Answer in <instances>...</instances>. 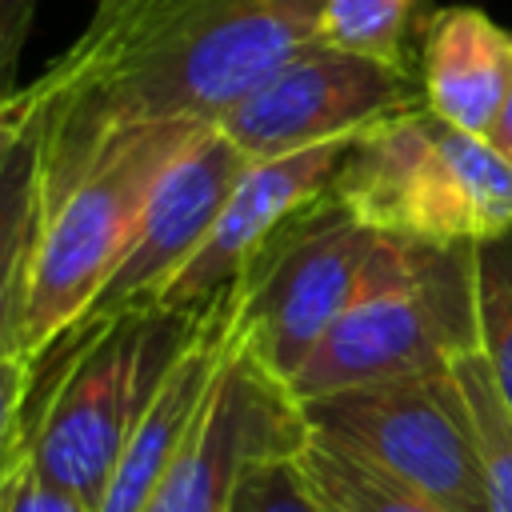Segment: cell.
<instances>
[{
	"instance_id": "cell-4",
	"label": "cell",
	"mask_w": 512,
	"mask_h": 512,
	"mask_svg": "<svg viewBox=\"0 0 512 512\" xmlns=\"http://www.w3.org/2000/svg\"><path fill=\"white\" fill-rule=\"evenodd\" d=\"M332 192L384 232L424 244H484L512 232V168L488 136L412 104L368 124L344 152Z\"/></svg>"
},
{
	"instance_id": "cell-21",
	"label": "cell",
	"mask_w": 512,
	"mask_h": 512,
	"mask_svg": "<svg viewBox=\"0 0 512 512\" xmlns=\"http://www.w3.org/2000/svg\"><path fill=\"white\" fill-rule=\"evenodd\" d=\"M0 512H92L84 500H76L72 492L56 488L52 480H44L24 456L16 460V468L4 476L0 484Z\"/></svg>"
},
{
	"instance_id": "cell-24",
	"label": "cell",
	"mask_w": 512,
	"mask_h": 512,
	"mask_svg": "<svg viewBox=\"0 0 512 512\" xmlns=\"http://www.w3.org/2000/svg\"><path fill=\"white\" fill-rule=\"evenodd\" d=\"M488 144L508 160V168H512V92H508V100H504V108H500V116H496V124L488 128Z\"/></svg>"
},
{
	"instance_id": "cell-17",
	"label": "cell",
	"mask_w": 512,
	"mask_h": 512,
	"mask_svg": "<svg viewBox=\"0 0 512 512\" xmlns=\"http://www.w3.org/2000/svg\"><path fill=\"white\" fill-rule=\"evenodd\" d=\"M452 376L472 412L488 512H512V412L492 380L484 352H468V356L452 360Z\"/></svg>"
},
{
	"instance_id": "cell-3",
	"label": "cell",
	"mask_w": 512,
	"mask_h": 512,
	"mask_svg": "<svg viewBox=\"0 0 512 512\" xmlns=\"http://www.w3.org/2000/svg\"><path fill=\"white\" fill-rule=\"evenodd\" d=\"M204 308H132L104 324L72 328L60 344L52 384L24 428V460L92 512L104 496L112 464L152 400L160 376L196 332Z\"/></svg>"
},
{
	"instance_id": "cell-2",
	"label": "cell",
	"mask_w": 512,
	"mask_h": 512,
	"mask_svg": "<svg viewBox=\"0 0 512 512\" xmlns=\"http://www.w3.org/2000/svg\"><path fill=\"white\" fill-rule=\"evenodd\" d=\"M480 352L476 244L384 236L352 304L288 380L296 404L396 376L452 368Z\"/></svg>"
},
{
	"instance_id": "cell-19",
	"label": "cell",
	"mask_w": 512,
	"mask_h": 512,
	"mask_svg": "<svg viewBox=\"0 0 512 512\" xmlns=\"http://www.w3.org/2000/svg\"><path fill=\"white\" fill-rule=\"evenodd\" d=\"M228 512H324L316 500L296 452L288 456H264L244 468Z\"/></svg>"
},
{
	"instance_id": "cell-20",
	"label": "cell",
	"mask_w": 512,
	"mask_h": 512,
	"mask_svg": "<svg viewBox=\"0 0 512 512\" xmlns=\"http://www.w3.org/2000/svg\"><path fill=\"white\" fill-rule=\"evenodd\" d=\"M36 388V360L4 356L0 360V484L24 456V428H28V400Z\"/></svg>"
},
{
	"instance_id": "cell-6",
	"label": "cell",
	"mask_w": 512,
	"mask_h": 512,
	"mask_svg": "<svg viewBox=\"0 0 512 512\" xmlns=\"http://www.w3.org/2000/svg\"><path fill=\"white\" fill-rule=\"evenodd\" d=\"M376 244L380 232L360 224L328 184L248 260L232 284L236 324L248 352L276 380L288 384L352 304Z\"/></svg>"
},
{
	"instance_id": "cell-23",
	"label": "cell",
	"mask_w": 512,
	"mask_h": 512,
	"mask_svg": "<svg viewBox=\"0 0 512 512\" xmlns=\"http://www.w3.org/2000/svg\"><path fill=\"white\" fill-rule=\"evenodd\" d=\"M32 124H36V96H32V88H8V92H0V164L28 136Z\"/></svg>"
},
{
	"instance_id": "cell-7",
	"label": "cell",
	"mask_w": 512,
	"mask_h": 512,
	"mask_svg": "<svg viewBox=\"0 0 512 512\" xmlns=\"http://www.w3.org/2000/svg\"><path fill=\"white\" fill-rule=\"evenodd\" d=\"M308 432L364 456L444 512H488L472 412L452 368L344 388L300 404Z\"/></svg>"
},
{
	"instance_id": "cell-8",
	"label": "cell",
	"mask_w": 512,
	"mask_h": 512,
	"mask_svg": "<svg viewBox=\"0 0 512 512\" xmlns=\"http://www.w3.org/2000/svg\"><path fill=\"white\" fill-rule=\"evenodd\" d=\"M412 104H424L416 68L312 40L244 100H236L216 128L248 160H272L312 144L360 136L368 124Z\"/></svg>"
},
{
	"instance_id": "cell-13",
	"label": "cell",
	"mask_w": 512,
	"mask_h": 512,
	"mask_svg": "<svg viewBox=\"0 0 512 512\" xmlns=\"http://www.w3.org/2000/svg\"><path fill=\"white\" fill-rule=\"evenodd\" d=\"M416 76L440 120L488 136L512 92V32L468 4L432 8L416 44Z\"/></svg>"
},
{
	"instance_id": "cell-5",
	"label": "cell",
	"mask_w": 512,
	"mask_h": 512,
	"mask_svg": "<svg viewBox=\"0 0 512 512\" xmlns=\"http://www.w3.org/2000/svg\"><path fill=\"white\" fill-rule=\"evenodd\" d=\"M200 128L208 124L168 120L132 132L44 212L28 272L20 356L40 364L48 348L76 328V320L88 312L116 260L124 256L156 180Z\"/></svg>"
},
{
	"instance_id": "cell-14",
	"label": "cell",
	"mask_w": 512,
	"mask_h": 512,
	"mask_svg": "<svg viewBox=\"0 0 512 512\" xmlns=\"http://www.w3.org/2000/svg\"><path fill=\"white\" fill-rule=\"evenodd\" d=\"M44 224V180L36 132L0 164V360L20 356V320L28 300V272Z\"/></svg>"
},
{
	"instance_id": "cell-10",
	"label": "cell",
	"mask_w": 512,
	"mask_h": 512,
	"mask_svg": "<svg viewBox=\"0 0 512 512\" xmlns=\"http://www.w3.org/2000/svg\"><path fill=\"white\" fill-rule=\"evenodd\" d=\"M248 164L252 160L216 124L200 128L156 180L124 256L116 260L112 276L104 280L88 312L76 320V328L104 324L120 312L156 304L168 280L204 244L216 212L224 208L228 192L236 188Z\"/></svg>"
},
{
	"instance_id": "cell-12",
	"label": "cell",
	"mask_w": 512,
	"mask_h": 512,
	"mask_svg": "<svg viewBox=\"0 0 512 512\" xmlns=\"http://www.w3.org/2000/svg\"><path fill=\"white\" fill-rule=\"evenodd\" d=\"M232 336H236V308H232V288H228L204 308L196 332L188 336V344L176 352V360L160 376L152 400L144 404L136 428L128 432L112 464V476L104 484L96 512H144L152 488L160 484L164 468L172 464L184 436L192 432L216 384V372L232 348Z\"/></svg>"
},
{
	"instance_id": "cell-22",
	"label": "cell",
	"mask_w": 512,
	"mask_h": 512,
	"mask_svg": "<svg viewBox=\"0 0 512 512\" xmlns=\"http://www.w3.org/2000/svg\"><path fill=\"white\" fill-rule=\"evenodd\" d=\"M40 0H0V92L16 88V64L28 44Z\"/></svg>"
},
{
	"instance_id": "cell-11",
	"label": "cell",
	"mask_w": 512,
	"mask_h": 512,
	"mask_svg": "<svg viewBox=\"0 0 512 512\" xmlns=\"http://www.w3.org/2000/svg\"><path fill=\"white\" fill-rule=\"evenodd\" d=\"M352 140L356 136L312 144V148L284 152L272 160H252L244 168V176L236 180V188L228 192L224 208L216 212L204 244L168 280V288L156 296V304L192 312V308H208L216 296H224L240 280L248 260L264 248V240L292 212H300L320 192H328Z\"/></svg>"
},
{
	"instance_id": "cell-9",
	"label": "cell",
	"mask_w": 512,
	"mask_h": 512,
	"mask_svg": "<svg viewBox=\"0 0 512 512\" xmlns=\"http://www.w3.org/2000/svg\"><path fill=\"white\" fill-rule=\"evenodd\" d=\"M304 436L308 424L296 396L248 352L236 324L216 384L144 512H228L244 468L264 456L300 452Z\"/></svg>"
},
{
	"instance_id": "cell-18",
	"label": "cell",
	"mask_w": 512,
	"mask_h": 512,
	"mask_svg": "<svg viewBox=\"0 0 512 512\" xmlns=\"http://www.w3.org/2000/svg\"><path fill=\"white\" fill-rule=\"evenodd\" d=\"M476 296H480V352L512 412V232L476 244Z\"/></svg>"
},
{
	"instance_id": "cell-16",
	"label": "cell",
	"mask_w": 512,
	"mask_h": 512,
	"mask_svg": "<svg viewBox=\"0 0 512 512\" xmlns=\"http://www.w3.org/2000/svg\"><path fill=\"white\" fill-rule=\"evenodd\" d=\"M424 0H324L316 40L416 68Z\"/></svg>"
},
{
	"instance_id": "cell-15",
	"label": "cell",
	"mask_w": 512,
	"mask_h": 512,
	"mask_svg": "<svg viewBox=\"0 0 512 512\" xmlns=\"http://www.w3.org/2000/svg\"><path fill=\"white\" fill-rule=\"evenodd\" d=\"M324 512H444L436 500L380 472L364 456L308 432L296 452Z\"/></svg>"
},
{
	"instance_id": "cell-1",
	"label": "cell",
	"mask_w": 512,
	"mask_h": 512,
	"mask_svg": "<svg viewBox=\"0 0 512 512\" xmlns=\"http://www.w3.org/2000/svg\"><path fill=\"white\" fill-rule=\"evenodd\" d=\"M324 0H96L28 84L44 212L120 140L168 120L216 124L316 40Z\"/></svg>"
}]
</instances>
